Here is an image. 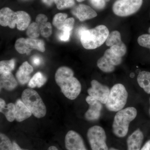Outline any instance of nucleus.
I'll return each instance as SVG.
<instances>
[{
    "label": "nucleus",
    "instance_id": "f03ea898",
    "mask_svg": "<svg viewBox=\"0 0 150 150\" xmlns=\"http://www.w3.org/2000/svg\"><path fill=\"white\" fill-rule=\"evenodd\" d=\"M109 34L107 27L100 25L85 30L80 38L81 43L86 49L93 50L98 48L106 41Z\"/></svg>",
    "mask_w": 150,
    "mask_h": 150
},
{
    "label": "nucleus",
    "instance_id": "09e8293b",
    "mask_svg": "<svg viewBox=\"0 0 150 150\" xmlns=\"http://www.w3.org/2000/svg\"><path fill=\"white\" fill-rule=\"evenodd\" d=\"M105 1H109V0H105Z\"/></svg>",
    "mask_w": 150,
    "mask_h": 150
},
{
    "label": "nucleus",
    "instance_id": "f257e3e1",
    "mask_svg": "<svg viewBox=\"0 0 150 150\" xmlns=\"http://www.w3.org/2000/svg\"><path fill=\"white\" fill-rule=\"evenodd\" d=\"M55 81L62 92L68 99L73 100L79 95L81 85L79 81L74 77L71 69L67 67L59 68L55 75Z\"/></svg>",
    "mask_w": 150,
    "mask_h": 150
},
{
    "label": "nucleus",
    "instance_id": "bb28decb",
    "mask_svg": "<svg viewBox=\"0 0 150 150\" xmlns=\"http://www.w3.org/2000/svg\"><path fill=\"white\" fill-rule=\"evenodd\" d=\"M40 27L35 22L30 24L26 31V35L30 38H36L40 35Z\"/></svg>",
    "mask_w": 150,
    "mask_h": 150
},
{
    "label": "nucleus",
    "instance_id": "58836bf2",
    "mask_svg": "<svg viewBox=\"0 0 150 150\" xmlns=\"http://www.w3.org/2000/svg\"><path fill=\"white\" fill-rule=\"evenodd\" d=\"M86 29H87L86 28L83 27V26L79 28H78L77 30L76 33L78 36H79L80 38H81V35L83 33L84 31Z\"/></svg>",
    "mask_w": 150,
    "mask_h": 150
},
{
    "label": "nucleus",
    "instance_id": "cd10ccee",
    "mask_svg": "<svg viewBox=\"0 0 150 150\" xmlns=\"http://www.w3.org/2000/svg\"><path fill=\"white\" fill-rule=\"evenodd\" d=\"M0 150H13V143L5 134H0Z\"/></svg>",
    "mask_w": 150,
    "mask_h": 150
},
{
    "label": "nucleus",
    "instance_id": "79ce46f5",
    "mask_svg": "<svg viewBox=\"0 0 150 150\" xmlns=\"http://www.w3.org/2000/svg\"><path fill=\"white\" fill-rule=\"evenodd\" d=\"M6 102L2 98L0 99V110H1L6 106Z\"/></svg>",
    "mask_w": 150,
    "mask_h": 150
},
{
    "label": "nucleus",
    "instance_id": "9d476101",
    "mask_svg": "<svg viewBox=\"0 0 150 150\" xmlns=\"http://www.w3.org/2000/svg\"><path fill=\"white\" fill-rule=\"evenodd\" d=\"M65 144L67 150H87L80 134L73 130L68 131L66 134Z\"/></svg>",
    "mask_w": 150,
    "mask_h": 150
},
{
    "label": "nucleus",
    "instance_id": "a211bd4d",
    "mask_svg": "<svg viewBox=\"0 0 150 150\" xmlns=\"http://www.w3.org/2000/svg\"><path fill=\"white\" fill-rule=\"evenodd\" d=\"M18 16V20L17 23V28L20 30H24L30 25L31 18L29 15L23 11H17Z\"/></svg>",
    "mask_w": 150,
    "mask_h": 150
},
{
    "label": "nucleus",
    "instance_id": "ea45409f",
    "mask_svg": "<svg viewBox=\"0 0 150 150\" xmlns=\"http://www.w3.org/2000/svg\"><path fill=\"white\" fill-rule=\"evenodd\" d=\"M13 150H28L25 149H21L19 146L16 142H13Z\"/></svg>",
    "mask_w": 150,
    "mask_h": 150
},
{
    "label": "nucleus",
    "instance_id": "2eb2a0df",
    "mask_svg": "<svg viewBox=\"0 0 150 150\" xmlns=\"http://www.w3.org/2000/svg\"><path fill=\"white\" fill-rule=\"evenodd\" d=\"M16 108V120L21 122L30 118L32 113L22 100L19 99L15 104Z\"/></svg>",
    "mask_w": 150,
    "mask_h": 150
},
{
    "label": "nucleus",
    "instance_id": "a19ab883",
    "mask_svg": "<svg viewBox=\"0 0 150 150\" xmlns=\"http://www.w3.org/2000/svg\"><path fill=\"white\" fill-rule=\"evenodd\" d=\"M140 150H150V140L148 141Z\"/></svg>",
    "mask_w": 150,
    "mask_h": 150
},
{
    "label": "nucleus",
    "instance_id": "6e6552de",
    "mask_svg": "<svg viewBox=\"0 0 150 150\" xmlns=\"http://www.w3.org/2000/svg\"><path fill=\"white\" fill-rule=\"evenodd\" d=\"M110 90L107 86L102 84L98 81L93 80L91 82V87L88 90V93L102 104L107 102Z\"/></svg>",
    "mask_w": 150,
    "mask_h": 150
},
{
    "label": "nucleus",
    "instance_id": "1a4fd4ad",
    "mask_svg": "<svg viewBox=\"0 0 150 150\" xmlns=\"http://www.w3.org/2000/svg\"><path fill=\"white\" fill-rule=\"evenodd\" d=\"M86 100L89 105L88 110L85 113L86 120L88 121L98 120L101 115L102 103L90 96L87 97Z\"/></svg>",
    "mask_w": 150,
    "mask_h": 150
},
{
    "label": "nucleus",
    "instance_id": "423d86ee",
    "mask_svg": "<svg viewBox=\"0 0 150 150\" xmlns=\"http://www.w3.org/2000/svg\"><path fill=\"white\" fill-rule=\"evenodd\" d=\"M87 138L92 150H108L106 144V135L101 126H94L88 129Z\"/></svg>",
    "mask_w": 150,
    "mask_h": 150
},
{
    "label": "nucleus",
    "instance_id": "5701e85b",
    "mask_svg": "<svg viewBox=\"0 0 150 150\" xmlns=\"http://www.w3.org/2000/svg\"><path fill=\"white\" fill-rule=\"evenodd\" d=\"M15 48L19 54H27L28 55L32 51L26 43L25 38H20L18 39L15 44Z\"/></svg>",
    "mask_w": 150,
    "mask_h": 150
},
{
    "label": "nucleus",
    "instance_id": "c03bdc74",
    "mask_svg": "<svg viewBox=\"0 0 150 150\" xmlns=\"http://www.w3.org/2000/svg\"><path fill=\"white\" fill-rule=\"evenodd\" d=\"M48 150H59L55 146H51L48 148Z\"/></svg>",
    "mask_w": 150,
    "mask_h": 150
},
{
    "label": "nucleus",
    "instance_id": "ddd939ff",
    "mask_svg": "<svg viewBox=\"0 0 150 150\" xmlns=\"http://www.w3.org/2000/svg\"><path fill=\"white\" fill-rule=\"evenodd\" d=\"M33 68L27 62L23 63L16 73V77L19 83L24 85L29 82L30 80V74L33 71Z\"/></svg>",
    "mask_w": 150,
    "mask_h": 150
},
{
    "label": "nucleus",
    "instance_id": "e433bc0d",
    "mask_svg": "<svg viewBox=\"0 0 150 150\" xmlns=\"http://www.w3.org/2000/svg\"><path fill=\"white\" fill-rule=\"evenodd\" d=\"M71 32L67 30H61L58 35L59 40L63 41H68L69 39Z\"/></svg>",
    "mask_w": 150,
    "mask_h": 150
},
{
    "label": "nucleus",
    "instance_id": "c85d7f7f",
    "mask_svg": "<svg viewBox=\"0 0 150 150\" xmlns=\"http://www.w3.org/2000/svg\"><path fill=\"white\" fill-rule=\"evenodd\" d=\"M110 49L115 55L121 57L125 55L127 51L126 45L122 41L111 46Z\"/></svg>",
    "mask_w": 150,
    "mask_h": 150
},
{
    "label": "nucleus",
    "instance_id": "473e14b6",
    "mask_svg": "<svg viewBox=\"0 0 150 150\" xmlns=\"http://www.w3.org/2000/svg\"><path fill=\"white\" fill-rule=\"evenodd\" d=\"M40 33L43 37L48 38L52 34V26L50 22H47L40 28Z\"/></svg>",
    "mask_w": 150,
    "mask_h": 150
},
{
    "label": "nucleus",
    "instance_id": "20e7f679",
    "mask_svg": "<svg viewBox=\"0 0 150 150\" xmlns=\"http://www.w3.org/2000/svg\"><path fill=\"white\" fill-rule=\"evenodd\" d=\"M21 99L36 118H42L46 115V105L37 91L31 88L26 89L22 93Z\"/></svg>",
    "mask_w": 150,
    "mask_h": 150
},
{
    "label": "nucleus",
    "instance_id": "f3484780",
    "mask_svg": "<svg viewBox=\"0 0 150 150\" xmlns=\"http://www.w3.org/2000/svg\"><path fill=\"white\" fill-rule=\"evenodd\" d=\"M138 84L147 93L150 94V72L142 71L137 77Z\"/></svg>",
    "mask_w": 150,
    "mask_h": 150
},
{
    "label": "nucleus",
    "instance_id": "2f4dec72",
    "mask_svg": "<svg viewBox=\"0 0 150 150\" xmlns=\"http://www.w3.org/2000/svg\"><path fill=\"white\" fill-rule=\"evenodd\" d=\"M139 45L150 49V34H144L140 35L138 38Z\"/></svg>",
    "mask_w": 150,
    "mask_h": 150
},
{
    "label": "nucleus",
    "instance_id": "a878e982",
    "mask_svg": "<svg viewBox=\"0 0 150 150\" xmlns=\"http://www.w3.org/2000/svg\"><path fill=\"white\" fill-rule=\"evenodd\" d=\"M67 16L68 15L66 13L56 14L53 18L52 22L53 25L59 30H61L63 25L65 21L67 19Z\"/></svg>",
    "mask_w": 150,
    "mask_h": 150
},
{
    "label": "nucleus",
    "instance_id": "c9c22d12",
    "mask_svg": "<svg viewBox=\"0 0 150 150\" xmlns=\"http://www.w3.org/2000/svg\"><path fill=\"white\" fill-rule=\"evenodd\" d=\"M48 18L45 15L43 14H39L37 16L35 19V23L40 28V26L45 24L47 22Z\"/></svg>",
    "mask_w": 150,
    "mask_h": 150
},
{
    "label": "nucleus",
    "instance_id": "72a5a7b5",
    "mask_svg": "<svg viewBox=\"0 0 150 150\" xmlns=\"http://www.w3.org/2000/svg\"><path fill=\"white\" fill-rule=\"evenodd\" d=\"M74 19L73 18H67L60 30H67L71 32L74 28Z\"/></svg>",
    "mask_w": 150,
    "mask_h": 150
},
{
    "label": "nucleus",
    "instance_id": "39448f33",
    "mask_svg": "<svg viewBox=\"0 0 150 150\" xmlns=\"http://www.w3.org/2000/svg\"><path fill=\"white\" fill-rule=\"evenodd\" d=\"M128 98V93L126 88L121 83L114 85L110 90L105 106L108 110L118 112L125 106Z\"/></svg>",
    "mask_w": 150,
    "mask_h": 150
},
{
    "label": "nucleus",
    "instance_id": "4468645a",
    "mask_svg": "<svg viewBox=\"0 0 150 150\" xmlns=\"http://www.w3.org/2000/svg\"><path fill=\"white\" fill-rule=\"evenodd\" d=\"M144 139V134L140 129L134 131L127 139L128 150H141Z\"/></svg>",
    "mask_w": 150,
    "mask_h": 150
},
{
    "label": "nucleus",
    "instance_id": "7c9ffc66",
    "mask_svg": "<svg viewBox=\"0 0 150 150\" xmlns=\"http://www.w3.org/2000/svg\"><path fill=\"white\" fill-rule=\"evenodd\" d=\"M104 55L110 59L112 64L116 66L120 64L122 62V57H119L113 53L110 49L106 50L105 52Z\"/></svg>",
    "mask_w": 150,
    "mask_h": 150
},
{
    "label": "nucleus",
    "instance_id": "c756f323",
    "mask_svg": "<svg viewBox=\"0 0 150 150\" xmlns=\"http://www.w3.org/2000/svg\"><path fill=\"white\" fill-rule=\"evenodd\" d=\"M54 2L59 10L71 8L75 4L74 0H54Z\"/></svg>",
    "mask_w": 150,
    "mask_h": 150
},
{
    "label": "nucleus",
    "instance_id": "393cba45",
    "mask_svg": "<svg viewBox=\"0 0 150 150\" xmlns=\"http://www.w3.org/2000/svg\"><path fill=\"white\" fill-rule=\"evenodd\" d=\"M121 35L120 32L114 30L109 33L105 43L108 46H112L121 42Z\"/></svg>",
    "mask_w": 150,
    "mask_h": 150
},
{
    "label": "nucleus",
    "instance_id": "aec40b11",
    "mask_svg": "<svg viewBox=\"0 0 150 150\" xmlns=\"http://www.w3.org/2000/svg\"><path fill=\"white\" fill-rule=\"evenodd\" d=\"M47 79L44 75L40 72H38L33 75L28 83V86L33 88L37 87L40 88L46 83Z\"/></svg>",
    "mask_w": 150,
    "mask_h": 150
},
{
    "label": "nucleus",
    "instance_id": "de8ad7c7",
    "mask_svg": "<svg viewBox=\"0 0 150 150\" xmlns=\"http://www.w3.org/2000/svg\"><path fill=\"white\" fill-rule=\"evenodd\" d=\"M149 102H150V98L149 99ZM149 115H150V106L149 108Z\"/></svg>",
    "mask_w": 150,
    "mask_h": 150
},
{
    "label": "nucleus",
    "instance_id": "49530a36",
    "mask_svg": "<svg viewBox=\"0 0 150 150\" xmlns=\"http://www.w3.org/2000/svg\"><path fill=\"white\" fill-rule=\"evenodd\" d=\"M76 1L79 2H81L83 1L84 0H76Z\"/></svg>",
    "mask_w": 150,
    "mask_h": 150
},
{
    "label": "nucleus",
    "instance_id": "b1692460",
    "mask_svg": "<svg viewBox=\"0 0 150 150\" xmlns=\"http://www.w3.org/2000/svg\"><path fill=\"white\" fill-rule=\"evenodd\" d=\"M15 67V60H4L0 62V74L11 72Z\"/></svg>",
    "mask_w": 150,
    "mask_h": 150
},
{
    "label": "nucleus",
    "instance_id": "f704fd0d",
    "mask_svg": "<svg viewBox=\"0 0 150 150\" xmlns=\"http://www.w3.org/2000/svg\"><path fill=\"white\" fill-rule=\"evenodd\" d=\"M92 5L98 9H102L105 5V0H90Z\"/></svg>",
    "mask_w": 150,
    "mask_h": 150
},
{
    "label": "nucleus",
    "instance_id": "a18cd8bd",
    "mask_svg": "<svg viewBox=\"0 0 150 150\" xmlns=\"http://www.w3.org/2000/svg\"><path fill=\"white\" fill-rule=\"evenodd\" d=\"M108 150H119L118 149H115V148H110L109 149H108Z\"/></svg>",
    "mask_w": 150,
    "mask_h": 150
},
{
    "label": "nucleus",
    "instance_id": "7ed1b4c3",
    "mask_svg": "<svg viewBox=\"0 0 150 150\" xmlns=\"http://www.w3.org/2000/svg\"><path fill=\"white\" fill-rule=\"evenodd\" d=\"M137 109L134 107L126 108L118 111L112 124L114 135L119 138L126 137L129 131L130 123L137 117Z\"/></svg>",
    "mask_w": 150,
    "mask_h": 150
},
{
    "label": "nucleus",
    "instance_id": "0eeeda50",
    "mask_svg": "<svg viewBox=\"0 0 150 150\" xmlns=\"http://www.w3.org/2000/svg\"><path fill=\"white\" fill-rule=\"evenodd\" d=\"M142 4L143 0H117L112 6V11L118 16H129L137 12Z\"/></svg>",
    "mask_w": 150,
    "mask_h": 150
},
{
    "label": "nucleus",
    "instance_id": "412c9836",
    "mask_svg": "<svg viewBox=\"0 0 150 150\" xmlns=\"http://www.w3.org/2000/svg\"><path fill=\"white\" fill-rule=\"evenodd\" d=\"M25 41L31 50L35 49L41 52L45 51V43L43 40L28 38H25Z\"/></svg>",
    "mask_w": 150,
    "mask_h": 150
},
{
    "label": "nucleus",
    "instance_id": "37998d69",
    "mask_svg": "<svg viewBox=\"0 0 150 150\" xmlns=\"http://www.w3.org/2000/svg\"><path fill=\"white\" fill-rule=\"evenodd\" d=\"M43 3L48 6H51L54 2V0H42Z\"/></svg>",
    "mask_w": 150,
    "mask_h": 150
},
{
    "label": "nucleus",
    "instance_id": "dca6fc26",
    "mask_svg": "<svg viewBox=\"0 0 150 150\" xmlns=\"http://www.w3.org/2000/svg\"><path fill=\"white\" fill-rule=\"evenodd\" d=\"M1 89H4L8 91H11L16 88L18 82L12 72L0 74Z\"/></svg>",
    "mask_w": 150,
    "mask_h": 150
},
{
    "label": "nucleus",
    "instance_id": "6ab92c4d",
    "mask_svg": "<svg viewBox=\"0 0 150 150\" xmlns=\"http://www.w3.org/2000/svg\"><path fill=\"white\" fill-rule=\"evenodd\" d=\"M97 66L105 73L112 72L115 69V66L112 64L111 61L104 55L98 59Z\"/></svg>",
    "mask_w": 150,
    "mask_h": 150
},
{
    "label": "nucleus",
    "instance_id": "4be33fe9",
    "mask_svg": "<svg viewBox=\"0 0 150 150\" xmlns=\"http://www.w3.org/2000/svg\"><path fill=\"white\" fill-rule=\"evenodd\" d=\"M0 112L4 115L7 120L9 122H13L16 119L15 105L13 103H9L6 105L5 107L0 110Z\"/></svg>",
    "mask_w": 150,
    "mask_h": 150
},
{
    "label": "nucleus",
    "instance_id": "9b49d317",
    "mask_svg": "<svg viewBox=\"0 0 150 150\" xmlns=\"http://www.w3.org/2000/svg\"><path fill=\"white\" fill-rule=\"evenodd\" d=\"M18 20L17 12L8 7L2 8L0 11V24L3 26H8L11 28L16 27Z\"/></svg>",
    "mask_w": 150,
    "mask_h": 150
},
{
    "label": "nucleus",
    "instance_id": "4c0bfd02",
    "mask_svg": "<svg viewBox=\"0 0 150 150\" xmlns=\"http://www.w3.org/2000/svg\"><path fill=\"white\" fill-rule=\"evenodd\" d=\"M31 61L33 64L35 66H39L42 62L41 58L40 56H33L31 59Z\"/></svg>",
    "mask_w": 150,
    "mask_h": 150
},
{
    "label": "nucleus",
    "instance_id": "f8f14e48",
    "mask_svg": "<svg viewBox=\"0 0 150 150\" xmlns=\"http://www.w3.org/2000/svg\"><path fill=\"white\" fill-rule=\"evenodd\" d=\"M72 13L81 21L93 18L97 16L96 12L91 7L83 4L75 7L73 10Z\"/></svg>",
    "mask_w": 150,
    "mask_h": 150
}]
</instances>
